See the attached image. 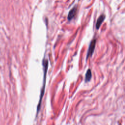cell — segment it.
<instances>
[{"label": "cell", "mask_w": 125, "mask_h": 125, "mask_svg": "<svg viewBox=\"0 0 125 125\" xmlns=\"http://www.w3.org/2000/svg\"><path fill=\"white\" fill-rule=\"evenodd\" d=\"M43 66H44V81H43V86L42 89L41 91V96L40 98V101L39 102V104L37 107L38 109V112H39V110L40 109V106H41V103L42 102V100L43 98V97L44 94V92H45V85H46V75L47 72V67H48V62L47 60H44L43 61Z\"/></svg>", "instance_id": "1"}, {"label": "cell", "mask_w": 125, "mask_h": 125, "mask_svg": "<svg viewBox=\"0 0 125 125\" xmlns=\"http://www.w3.org/2000/svg\"><path fill=\"white\" fill-rule=\"evenodd\" d=\"M95 45H96V40H93L90 45V47H89L88 52H87V59L89 57L91 56L92 54L94 52L95 47Z\"/></svg>", "instance_id": "2"}, {"label": "cell", "mask_w": 125, "mask_h": 125, "mask_svg": "<svg viewBox=\"0 0 125 125\" xmlns=\"http://www.w3.org/2000/svg\"><path fill=\"white\" fill-rule=\"evenodd\" d=\"M105 16L104 15H101V16H99V17L98 18L97 22H96V27L97 29H99L101 25H102V24L103 23V22H104L105 19Z\"/></svg>", "instance_id": "3"}, {"label": "cell", "mask_w": 125, "mask_h": 125, "mask_svg": "<svg viewBox=\"0 0 125 125\" xmlns=\"http://www.w3.org/2000/svg\"><path fill=\"white\" fill-rule=\"evenodd\" d=\"M77 11V8L76 7H74L72 9H71L69 11L68 15V19L69 20H71L72 19L75 17Z\"/></svg>", "instance_id": "4"}, {"label": "cell", "mask_w": 125, "mask_h": 125, "mask_svg": "<svg viewBox=\"0 0 125 125\" xmlns=\"http://www.w3.org/2000/svg\"><path fill=\"white\" fill-rule=\"evenodd\" d=\"M92 74L91 70L88 69V70L86 72V78H85L86 82L90 81L92 78Z\"/></svg>", "instance_id": "5"}]
</instances>
